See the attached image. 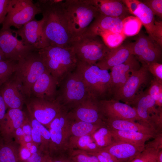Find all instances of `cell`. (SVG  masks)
<instances>
[{
    "instance_id": "cell-32",
    "label": "cell",
    "mask_w": 162,
    "mask_h": 162,
    "mask_svg": "<svg viewBox=\"0 0 162 162\" xmlns=\"http://www.w3.org/2000/svg\"><path fill=\"white\" fill-rule=\"evenodd\" d=\"M91 135L99 148L108 146L115 141L110 130L106 126L102 125Z\"/></svg>"
},
{
    "instance_id": "cell-36",
    "label": "cell",
    "mask_w": 162,
    "mask_h": 162,
    "mask_svg": "<svg viewBox=\"0 0 162 162\" xmlns=\"http://www.w3.org/2000/svg\"><path fill=\"white\" fill-rule=\"evenodd\" d=\"M155 42L148 35L140 33L136 41L132 43L133 54L136 58L138 57L146 49Z\"/></svg>"
},
{
    "instance_id": "cell-45",
    "label": "cell",
    "mask_w": 162,
    "mask_h": 162,
    "mask_svg": "<svg viewBox=\"0 0 162 162\" xmlns=\"http://www.w3.org/2000/svg\"><path fill=\"white\" fill-rule=\"evenodd\" d=\"M126 6L129 13L133 15L138 8L141 1L137 0H122Z\"/></svg>"
},
{
    "instance_id": "cell-59",
    "label": "cell",
    "mask_w": 162,
    "mask_h": 162,
    "mask_svg": "<svg viewBox=\"0 0 162 162\" xmlns=\"http://www.w3.org/2000/svg\"></svg>"
},
{
    "instance_id": "cell-37",
    "label": "cell",
    "mask_w": 162,
    "mask_h": 162,
    "mask_svg": "<svg viewBox=\"0 0 162 162\" xmlns=\"http://www.w3.org/2000/svg\"><path fill=\"white\" fill-rule=\"evenodd\" d=\"M17 63L7 59L0 62V88L14 74Z\"/></svg>"
},
{
    "instance_id": "cell-42",
    "label": "cell",
    "mask_w": 162,
    "mask_h": 162,
    "mask_svg": "<svg viewBox=\"0 0 162 162\" xmlns=\"http://www.w3.org/2000/svg\"><path fill=\"white\" fill-rule=\"evenodd\" d=\"M142 2L151 10L154 15L162 19V0H146Z\"/></svg>"
},
{
    "instance_id": "cell-33",
    "label": "cell",
    "mask_w": 162,
    "mask_h": 162,
    "mask_svg": "<svg viewBox=\"0 0 162 162\" xmlns=\"http://www.w3.org/2000/svg\"><path fill=\"white\" fill-rule=\"evenodd\" d=\"M122 32L127 36H132L137 34L142 25L141 21L135 16H129L122 20Z\"/></svg>"
},
{
    "instance_id": "cell-40",
    "label": "cell",
    "mask_w": 162,
    "mask_h": 162,
    "mask_svg": "<svg viewBox=\"0 0 162 162\" xmlns=\"http://www.w3.org/2000/svg\"><path fill=\"white\" fill-rule=\"evenodd\" d=\"M70 158L74 162H100L95 156L86 152L77 150L72 151Z\"/></svg>"
},
{
    "instance_id": "cell-15",
    "label": "cell",
    "mask_w": 162,
    "mask_h": 162,
    "mask_svg": "<svg viewBox=\"0 0 162 162\" xmlns=\"http://www.w3.org/2000/svg\"><path fill=\"white\" fill-rule=\"evenodd\" d=\"M42 20L34 19L17 30L12 29L13 33L20 36L26 45L38 50L49 46L41 29Z\"/></svg>"
},
{
    "instance_id": "cell-9",
    "label": "cell",
    "mask_w": 162,
    "mask_h": 162,
    "mask_svg": "<svg viewBox=\"0 0 162 162\" xmlns=\"http://www.w3.org/2000/svg\"><path fill=\"white\" fill-rule=\"evenodd\" d=\"M39 13H41L40 8L32 0H11L1 29H7L11 26L19 29Z\"/></svg>"
},
{
    "instance_id": "cell-30",
    "label": "cell",
    "mask_w": 162,
    "mask_h": 162,
    "mask_svg": "<svg viewBox=\"0 0 162 162\" xmlns=\"http://www.w3.org/2000/svg\"><path fill=\"white\" fill-rule=\"evenodd\" d=\"M162 58V47L156 42L146 49L136 59L142 65L153 63H161Z\"/></svg>"
},
{
    "instance_id": "cell-1",
    "label": "cell",
    "mask_w": 162,
    "mask_h": 162,
    "mask_svg": "<svg viewBox=\"0 0 162 162\" xmlns=\"http://www.w3.org/2000/svg\"><path fill=\"white\" fill-rule=\"evenodd\" d=\"M63 0H38L36 3L43 15L41 29L49 46L71 47L74 36L68 26Z\"/></svg>"
},
{
    "instance_id": "cell-8",
    "label": "cell",
    "mask_w": 162,
    "mask_h": 162,
    "mask_svg": "<svg viewBox=\"0 0 162 162\" xmlns=\"http://www.w3.org/2000/svg\"><path fill=\"white\" fill-rule=\"evenodd\" d=\"M153 79L146 66L142 65L140 69L132 72L126 82L112 96V99L131 106L136 99L146 90L145 88H148Z\"/></svg>"
},
{
    "instance_id": "cell-17",
    "label": "cell",
    "mask_w": 162,
    "mask_h": 162,
    "mask_svg": "<svg viewBox=\"0 0 162 162\" xmlns=\"http://www.w3.org/2000/svg\"><path fill=\"white\" fill-rule=\"evenodd\" d=\"M98 101L92 97L80 104L69 112L70 118L89 123L103 124Z\"/></svg>"
},
{
    "instance_id": "cell-54",
    "label": "cell",
    "mask_w": 162,
    "mask_h": 162,
    "mask_svg": "<svg viewBox=\"0 0 162 162\" xmlns=\"http://www.w3.org/2000/svg\"><path fill=\"white\" fill-rule=\"evenodd\" d=\"M32 142L33 141L31 135H25L23 137V141L22 143Z\"/></svg>"
},
{
    "instance_id": "cell-24",
    "label": "cell",
    "mask_w": 162,
    "mask_h": 162,
    "mask_svg": "<svg viewBox=\"0 0 162 162\" xmlns=\"http://www.w3.org/2000/svg\"><path fill=\"white\" fill-rule=\"evenodd\" d=\"M122 20L99 14L93 20L87 30L98 36L102 33L122 32Z\"/></svg>"
},
{
    "instance_id": "cell-2",
    "label": "cell",
    "mask_w": 162,
    "mask_h": 162,
    "mask_svg": "<svg viewBox=\"0 0 162 162\" xmlns=\"http://www.w3.org/2000/svg\"><path fill=\"white\" fill-rule=\"evenodd\" d=\"M47 70L58 85L76 67L77 59L72 47L49 46L38 50Z\"/></svg>"
},
{
    "instance_id": "cell-46",
    "label": "cell",
    "mask_w": 162,
    "mask_h": 162,
    "mask_svg": "<svg viewBox=\"0 0 162 162\" xmlns=\"http://www.w3.org/2000/svg\"><path fill=\"white\" fill-rule=\"evenodd\" d=\"M154 139L151 142H149L145 146L150 147L156 149L160 150L162 149V134H158L154 137Z\"/></svg>"
},
{
    "instance_id": "cell-26",
    "label": "cell",
    "mask_w": 162,
    "mask_h": 162,
    "mask_svg": "<svg viewBox=\"0 0 162 162\" xmlns=\"http://www.w3.org/2000/svg\"><path fill=\"white\" fill-rule=\"evenodd\" d=\"M106 126L110 130H125L143 133L155 136L158 134L154 129L143 123L125 120H104Z\"/></svg>"
},
{
    "instance_id": "cell-14",
    "label": "cell",
    "mask_w": 162,
    "mask_h": 162,
    "mask_svg": "<svg viewBox=\"0 0 162 162\" xmlns=\"http://www.w3.org/2000/svg\"><path fill=\"white\" fill-rule=\"evenodd\" d=\"M98 104L104 120H125L143 123L135 109L125 103L111 99L98 100Z\"/></svg>"
},
{
    "instance_id": "cell-43",
    "label": "cell",
    "mask_w": 162,
    "mask_h": 162,
    "mask_svg": "<svg viewBox=\"0 0 162 162\" xmlns=\"http://www.w3.org/2000/svg\"><path fill=\"white\" fill-rule=\"evenodd\" d=\"M145 65L148 71L151 74L153 78L162 83V64L153 63Z\"/></svg>"
},
{
    "instance_id": "cell-6",
    "label": "cell",
    "mask_w": 162,
    "mask_h": 162,
    "mask_svg": "<svg viewBox=\"0 0 162 162\" xmlns=\"http://www.w3.org/2000/svg\"><path fill=\"white\" fill-rule=\"evenodd\" d=\"M71 47L78 61L91 65H95L110 50L105 45L100 36L88 30L74 37Z\"/></svg>"
},
{
    "instance_id": "cell-19",
    "label": "cell",
    "mask_w": 162,
    "mask_h": 162,
    "mask_svg": "<svg viewBox=\"0 0 162 162\" xmlns=\"http://www.w3.org/2000/svg\"><path fill=\"white\" fill-rule=\"evenodd\" d=\"M58 82L46 70L37 80L31 90V96L53 100L57 93Z\"/></svg>"
},
{
    "instance_id": "cell-48",
    "label": "cell",
    "mask_w": 162,
    "mask_h": 162,
    "mask_svg": "<svg viewBox=\"0 0 162 162\" xmlns=\"http://www.w3.org/2000/svg\"><path fill=\"white\" fill-rule=\"evenodd\" d=\"M29 150L24 146L22 145L19 152V155L21 161H26L31 156Z\"/></svg>"
},
{
    "instance_id": "cell-41",
    "label": "cell",
    "mask_w": 162,
    "mask_h": 162,
    "mask_svg": "<svg viewBox=\"0 0 162 162\" xmlns=\"http://www.w3.org/2000/svg\"><path fill=\"white\" fill-rule=\"evenodd\" d=\"M86 152L96 157L100 162H120L113 156L102 148L92 152Z\"/></svg>"
},
{
    "instance_id": "cell-56",
    "label": "cell",
    "mask_w": 162,
    "mask_h": 162,
    "mask_svg": "<svg viewBox=\"0 0 162 162\" xmlns=\"http://www.w3.org/2000/svg\"><path fill=\"white\" fill-rule=\"evenodd\" d=\"M44 162H51V157L49 155H48Z\"/></svg>"
},
{
    "instance_id": "cell-20",
    "label": "cell",
    "mask_w": 162,
    "mask_h": 162,
    "mask_svg": "<svg viewBox=\"0 0 162 162\" xmlns=\"http://www.w3.org/2000/svg\"><path fill=\"white\" fill-rule=\"evenodd\" d=\"M26 115L22 110L9 109L0 126V134L4 142H10L16 130L21 126Z\"/></svg>"
},
{
    "instance_id": "cell-18",
    "label": "cell",
    "mask_w": 162,
    "mask_h": 162,
    "mask_svg": "<svg viewBox=\"0 0 162 162\" xmlns=\"http://www.w3.org/2000/svg\"><path fill=\"white\" fill-rule=\"evenodd\" d=\"M133 15L140 20L148 36L162 47V21L155 20L152 11L142 1Z\"/></svg>"
},
{
    "instance_id": "cell-44",
    "label": "cell",
    "mask_w": 162,
    "mask_h": 162,
    "mask_svg": "<svg viewBox=\"0 0 162 162\" xmlns=\"http://www.w3.org/2000/svg\"><path fill=\"white\" fill-rule=\"evenodd\" d=\"M11 0H0V25L2 23L8 12Z\"/></svg>"
},
{
    "instance_id": "cell-4",
    "label": "cell",
    "mask_w": 162,
    "mask_h": 162,
    "mask_svg": "<svg viewBox=\"0 0 162 162\" xmlns=\"http://www.w3.org/2000/svg\"><path fill=\"white\" fill-rule=\"evenodd\" d=\"M58 87L56 100L66 110L67 109H73L92 97L81 74L76 69L65 77Z\"/></svg>"
},
{
    "instance_id": "cell-13",
    "label": "cell",
    "mask_w": 162,
    "mask_h": 162,
    "mask_svg": "<svg viewBox=\"0 0 162 162\" xmlns=\"http://www.w3.org/2000/svg\"><path fill=\"white\" fill-rule=\"evenodd\" d=\"M12 29L0 30V49L6 59L17 62L32 52L37 50L19 40L13 34Z\"/></svg>"
},
{
    "instance_id": "cell-5",
    "label": "cell",
    "mask_w": 162,
    "mask_h": 162,
    "mask_svg": "<svg viewBox=\"0 0 162 162\" xmlns=\"http://www.w3.org/2000/svg\"><path fill=\"white\" fill-rule=\"evenodd\" d=\"M46 70L38 50L17 62L13 76L26 99L31 97L32 87Z\"/></svg>"
},
{
    "instance_id": "cell-27",
    "label": "cell",
    "mask_w": 162,
    "mask_h": 162,
    "mask_svg": "<svg viewBox=\"0 0 162 162\" xmlns=\"http://www.w3.org/2000/svg\"><path fill=\"white\" fill-rule=\"evenodd\" d=\"M29 119L32 127L31 136L32 141L39 149L44 152L50 150V138L49 131L44 125L29 116Z\"/></svg>"
},
{
    "instance_id": "cell-31",
    "label": "cell",
    "mask_w": 162,
    "mask_h": 162,
    "mask_svg": "<svg viewBox=\"0 0 162 162\" xmlns=\"http://www.w3.org/2000/svg\"><path fill=\"white\" fill-rule=\"evenodd\" d=\"M102 125L101 124H95L76 120L71 123L70 135L72 136L79 137L92 134Z\"/></svg>"
},
{
    "instance_id": "cell-55",
    "label": "cell",
    "mask_w": 162,
    "mask_h": 162,
    "mask_svg": "<svg viewBox=\"0 0 162 162\" xmlns=\"http://www.w3.org/2000/svg\"><path fill=\"white\" fill-rule=\"evenodd\" d=\"M6 59L4 55L0 49V62Z\"/></svg>"
},
{
    "instance_id": "cell-10",
    "label": "cell",
    "mask_w": 162,
    "mask_h": 162,
    "mask_svg": "<svg viewBox=\"0 0 162 162\" xmlns=\"http://www.w3.org/2000/svg\"><path fill=\"white\" fill-rule=\"evenodd\" d=\"M147 89L131 105L135 109L142 122L156 130L162 127V108L156 106L155 101L148 93Z\"/></svg>"
},
{
    "instance_id": "cell-51",
    "label": "cell",
    "mask_w": 162,
    "mask_h": 162,
    "mask_svg": "<svg viewBox=\"0 0 162 162\" xmlns=\"http://www.w3.org/2000/svg\"><path fill=\"white\" fill-rule=\"evenodd\" d=\"M25 135L21 126L18 128L16 130L15 133V136L20 139V140L21 143L23 141V137Z\"/></svg>"
},
{
    "instance_id": "cell-29",
    "label": "cell",
    "mask_w": 162,
    "mask_h": 162,
    "mask_svg": "<svg viewBox=\"0 0 162 162\" xmlns=\"http://www.w3.org/2000/svg\"><path fill=\"white\" fill-rule=\"evenodd\" d=\"M68 146L71 149L87 152H92L99 148L98 146L91 134L80 137H70Z\"/></svg>"
},
{
    "instance_id": "cell-11",
    "label": "cell",
    "mask_w": 162,
    "mask_h": 162,
    "mask_svg": "<svg viewBox=\"0 0 162 162\" xmlns=\"http://www.w3.org/2000/svg\"><path fill=\"white\" fill-rule=\"evenodd\" d=\"M25 104L29 116L47 126L63 109L56 100H51L32 96L26 99Z\"/></svg>"
},
{
    "instance_id": "cell-57",
    "label": "cell",
    "mask_w": 162,
    "mask_h": 162,
    "mask_svg": "<svg viewBox=\"0 0 162 162\" xmlns=\"http://www.w3.org/2000/svg\"><path fill=\"white\" fill-rule=\"evenodd\" d=\"M4 141L3 140L0 139V145Z\"/></svg>"
},
{
    "instance_id": "cell-35",
    "label": "cell",
    "mask_w": 162,
    "mask_h": 162,
    "mask_svg": "<svg viewBox=\"0 0 162 162\" xmlns=\"http://www.w3.org/2000/svg\"><path fill=\"white\" fill-rule=\"evenodd\" d=\"M105 45L110 49L117 48L120 45L126 38L122 32L120 33L105 32L99 35Z\"/></svg>"
},
{
    "instance_id": "cell-39",
    "label": "cell",
    "mask_w": 162,
    "mask_h": 162,
    "mask_svg": "<svg viewBox=\"0 0 162 162\" xmlns=\"http://www.w3.org/2000/svg\"><path fill=\"white\" fill-rule=\"evenodd\" d=\"M160 150L145 146L142 151L130 162H157L158 155Z\"/></svg>"
},
{
    "instance_id": "cell-49",
    "label": "cell",
    "mask_w": 162,
    "mask_h": 162,
    "mask_svg": "<svg viewBox=\"0 0 162 162\" xmlns=\"http://www.w3.org/2000/svg\"><path fill=\"white\" fill-rule=\"evenodd\" d=\"M21 127L25 135H31L32 127L29 118L27 116Z\"/></svg>"
},
{
    "instance_id": "cell-28",
    "label": "cell",
    "mask_w": 162,
    "mask_h": 162,
    "mask_svg": "<svg viewBox=\"0 0 162 162\" xmlns=\"http://www.w3.org/2000/svg\"><path fill=\"white\" fill-rule=\"evenodd\" d=\"M110 130L115 141L127 142L139 147H144L146 142L155 136L137 132Z\"/></svg>"
},
{
    "instance_id": "cell-58",
    "label": "cell",
    "mask_w": 162,
    "mask_h": 162,
    "mask_svg": "<svg viewBox=\"0 0 162 162\" xmlns=\"http://www.w3.org/2000/svg\"><path fill=\"white\" fill-rule=\"evenodd\" d=\"M0 162H2L0 160Z\"/></svg>"
},
{
    "instance_id": "cell-21",
    "label": "cell",
    "mask_w": 162,
    "mask_h": 162,
    "mask_svg": "<svg viewBox=\"0 0 162 162\" xmlns=\"http://www.w3.org/2000/svg\"><path fill=\"white\" fill-rule=\"evenodd\" d=\"M13 75L0 87V93L7 108L22 110L26 98L20 92Z\"/></svg>"
},
{
    "instance_id": "cell-3",
    "label": "cell",
    "mask_w": 162,
    "mask_h": 162,
    "mask_svg": "<svg viewBox=\"0 0 162 162\" xmlns=\"http://www.w3.org/2000/svg\"><path fill=\"white\" fill-rule=\"evenodd\" d=\"M62 4L69 30L74 37L86 31L100 14L91 0H63Z\"/></svg>"
},
{
    "instance_id": "cell-52",
    "label": "cell",
    "mask_w": 162,
    "mask_h": 162,
    "mask_svg": "<svg viewBox=\"0 0 162 162\" xmlns=\"http://www.w3.org/2000/svg\"><path fill=\"white\" fill-rule=\"evenodd\" d=\"M51 158V162H74L70 158L64 157H58L55 158Z\"/></svg>"
},
{
    "instance_id": "cell-47",
    "label": "cell",
    "mask_w": 162,
    "mask_h": 162,
    "mask_svg": "<svg viewBox=\"0 0 162 162\" xmlns=\"http://www.w3.org/2000/svg\"><path fill=\"white\" fill-rule=\"evenodd\" d=\"M48 155H43L40 152L31 154L30 157L26 160L27 162H44Z\"/></svg>"
},
{
    "instance_id": "cell-7",
    "label": "cell",
    "mask_w": 162,
    "mask_h": 162,
    "mask_svg": "<svg viewBox=\"0 0 162 162\" xmlns=\"http://www.w3.org/2000/svg\"><path fill=\"white\" fill-rule=\"evenodd\" d=\"M76 69L81 74L92 97L99 100L111 96V78L108 70L78 61Z\"/></svg>"
},
{
    "instance_id": "cell-53",
    "label": "cell",
    "mask_w": 162,
    "mask_h": 162,
    "mask_svg": "<svg viewBox=\"0 0 162 162\" xmlns=\"http://www.w3.org/2000/svg\"><path fill=\"white\" fill-rule=\"evenodd\" d=\"M38 147L37 145L33 142V144L29 149L31 154L38 152Z\"/></svg>"
},
{
    "instance_id": "cell-25",
    "label": "cell",
    "mask_w": 162,
    "mask_h": 162,
    "mask_svg": "<svg viewBox=\"0 0 162 162\" xmlns=\"http://www.w3.org/2000/svg\"><path fill=\"white\" fill-rule=\"evenodd\" d=\"M91 0L101 15L123 20L130 14L122 0Z\"/></svg>"
},
{
    "instance_id": "cell-12",
    "label": "cell",
    "mask_w": 162,
    "mask_h": 162,
    "mask_svg": "<svg viewBox=\"0 0 162 162\" xmlns=\"http://www.w3.org/2000/svg\"><path fill=\"white\" fill-rule=\"evenodd\" d=\"M70 119L69 112L62 109L47 126L50 138V151L61 150L68 146L71 135Z\"/></svg>"
},
{
    "instance_id": "cell-50",
    "label": "cell",
    "mask_w": 162,
    "mask_h": 162,
    "mask_svg": "<svg viewBox=\"0 0 162 162\" xmlns=\"http://www.w3.org/2000/svg\"><path fill=\"white\" fill-rule=\"evenodd\" d=\"M7 107L0 93V126L5 116Z\"/></svg>"
},
{
    "instance_id": "cell-34",
    "label": "cell",
    "mask_w": 162,
    "mask_h": 162,
    "mask_svg": "<svg viewBox=\"0 0 162 162\" xmlns=\"http://www.w3.org/2000/svg\"><path fill=\"white\" fill-rule=\"evenodd\" d=\"M0 160L2 162H20L19 153L10 142H3L0 145Z\"/></svg>"
},
{
    "instance_id": "cell-16",
    "label": "cell",
    "mask_w": 162,
    "mask_h": 162,
    "mask_svg": "<svg viewBox=\"0 0 162 162\" xmlns=\"http://www.w3.org/2000/svg\"><path fill=\"white\" fill-rule=\"evenodd\" d=\"M140 67L139 61L133 55L124 63L112 68L110 73L111 96H112L124 84L132 72L139 70Z\"/></svg>"
},
{
    "instance_id": "cell-23",
    "label": "cell",
    "mask_w": 162,
    "mask_h": 162,
    "mask_svg": "<svg viewBox=\"0 0 162 162\" xmlns=\"http://www.w3.org/2000/svg\"><path fill=\"white\" fill-rule=\"evenodd\" d=\"M144 148L136 146L124 142L115 140L110 145L102 148L113 156L120 162H130Z\"/></svg>"
},
{
    "instance_id": "cell-38",
    "label": "cell",
    "mask_w": 162,
    "mask_h": 162,
    "mask_svg": "<svg viewBox=\"0 0 162 162\" xmlns=\"http://www.w3.org/2000/svg\"><path fill=\"white\" fill-rule=\"evenodd\" d=\"M147 91L148 94L155 101L157 107L162 108V83L153 78Z\"/></svg>"
},
{
    "instance_id": "cell-22",
    "label": "cell",
    "mask_w": 162,
    "mask_h": 162,
    "mask_svg": "<svg viewBox=\"0 0 162 162\" xmlns=\"http://www.w3.org/2000/svg\"><path fill=\"white\" fill-rule=\"evenodd\" d=\"M133 55L132 43L121 45L117 48L110 49L105 56L95 65L101 69L108 70L124 63Z\"/></svg>"
}]
</instances>
